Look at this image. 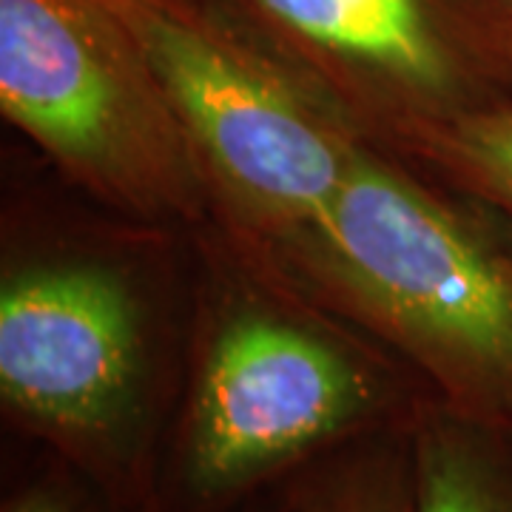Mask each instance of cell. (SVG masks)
Masks as SVG:
<instances>
[{"label": "cell", "instance_id": "6da1fadb", "mask_svg": "<svg viewBox=\"0 0 512 512\" xmlns=\"http://www.w3.org/2000/svg\"><path fill=\"white\" fill-rule=\"evenodd\" d=\"M302 237L319 271L419 367L444 407L512 424L510 251L359 151Z\"/></svg>", "mask_w": 512, "mask_h": 512}, {"label": "cell", "instance_id": "7a4b0ae2", "mask_svg": "<svg viewBox=\"0 0 512 512\" xmlns=\"http://www.w3.org/2000/svg\"><path fill=\"white\" fill-rule=\"evenodd\" d=\"M433 402L313 330L239 316L188 384L146 512H231L356 441L410 433Z\"/></svg>", "mask_w": 512, "mask_h": 512}, {"label": "cell", "instance_id": "3957f363", "mask_svg": "<svg viewBox=\"0 0 512 512\" xmlns=\"http://www.w3.org/2000/svg\"><path fill=\"white\" fill-rule=\"evenodd\" d=\"M0 399L120 512H146L157 461V390L134 302L89 265L32 268L0 293Z\"/></svg>", "mask_w": 512, "mask_h": 512}, {"label": "cell", "instance_id": "277c9868", "mask_svg": "<svg viewBox=\"0 0 512 512\" xmlns=\"http://www.w3.org/2000/svg\"><path fill=\"white\" fill-rule=\"evenodd\" d=\"M0 109L103 197L183 211L197 157L106 0H0Z\"/></svg>", "mask_w": 512, "mask_h": 512}, {"label": "cell", "instance_id": "5b68a950", "mask_svg": "<svg viewBox=\"0 0 512 512\" xmlns=\"http://www.w3.org/2000/svg\"><path fill=\"white\" fill-rule=\"evenodd\" d=\"M146 57L185 140L259 222L308 234L353 148L299 86L202 0H106Z\"/></svg>", "mask_w": 512, "mask_h": 512}, {"label": "cell", "instance_id": "8992f818", "mask_svg": "<svg viewBox=\"0 0 512 512\" xmlns=\"http://www.w3.org/2000/svg\"><path fill=\"white\" fill-rule=\"evenodd\" d=\"M282 49L379 92L441 100L512 55L453 0H228Z\"/></svg>", "mask_w": 512, "mask_h": 512}, {"label": "cell", "instance_id": "52a82bcc", "mask_svg": "<svg viewBox=\"0 0 512 512\" xmlns=\"http://www.w3.org/2000/svg\"><path fill=\"white\" fill-rule=\"evenodd\" d=\"M413 512H512V424L433 402L410 430Z\"/></svg>", "mask_w": 512, "mask_h": 512}, {"label": "cell", "instance_id": "ba28073f", "mask_svg": "<svg viewBox=\"0 0 512 512\" xmlns=\"http://www.w3.org/2000/svg\"><path fill=\"white\" fill-rule=\"evenodd\" d=\"M296 512H413L410 433L376 436L313 461L282 484Z\"/></svg>", "mask_w": 512, "mask_h": 512}, {"label": "cell", "instance_id": "9c48e42d", "mask_svg": "<svg viewBox=\"0 0 512 512\" xmlns=\"http://www.w3.org/2000/svg\"><path fill=\"white\" fill-rule=\"evenodd\" d=\"M433 148L512 231V100L456 111L433 134Z\"/></svg>", "mask_w": 512, "mask_h": 512}, {"label": "cell", "instance_id": "30bf717a", "mask_svg": "<svg viewBox=\"0 0 512 512\" xmlns=\"http://www.w3.org/2000/svg\"><path fill=\"white\" fill-rule=\"evenodd\" d=\"M80 470L69 464V470L52 473L20 487L3 498L0 512H120L109 498L100 501L80 484Z\"/></svg>", "mask_w": 512, "mask_h": 512}, {"label": "cell", "instance_id": "8fae6325", "mask_svg": "<svg viewBox=\"0 0 512 512\" xmlns=\"http://www.w3.org/2000/svg\"><path fill=\"white\" fill-rule=\"evenodd\" d=\"M453 3L512 55V0H453Z\"/></svg>", "mask_w": 512, "mask_h": 512}, {"label": "cell", "instance_id": "7c38bea8", "mask_svg": "<svg viewBox=\"0 0 512 512\" xmlns=\"http://www.w3.org/2000/svg\"><path fill=\"white\" fill-rule=\"evenodd\" d=\"M254 512H296L291 507V501L285 498V493L279 490V495H276V501L271 504V507H262V510H254Z\"/></svg>", "mask_w": 512, "mask_h": 512}]
</instances>
